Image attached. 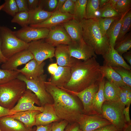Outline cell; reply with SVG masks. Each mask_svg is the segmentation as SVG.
Listing matches in <instances>:
<instances>
[{
	"instance_id": "83f0119b",
	"label": "cell",
	"mask_w": 131,
	"mask_h": 131,
	"mask_svg": "<svg viewBox=\"0 0 131 131\" xmlns=\"http://www.w3.org/2000/svg\"><path fill=\"white\" fill-rule=\"evenodd\" d=\"M105 82L104 78L100 82L98 91L95 95L93 100L92 106L97 115L102 117V107L105 99L103 89Z\"/></svg>"
},
{
	"instance_id": "7a4b0ae2",
	"label": "cell",
	"mask_w": 131,
	"mask_h": 131,
	"mask_svg": "<svg viewBox=\"0 0 131 131\" xmlns=\"http://www.w3.org/2000/svg\"><path fill=\"white\" fill-rule=\"evenodd\" d=\"M44 84L53 98V106L58 117L69 123L76 122L79 115L82 112L75 96L49 81L45 82Z\"/></svg>"
},
{
	"instance_id": "9f6ffc18",
	"label": "cell",
	"mask_w": 131,
	"mask_h": 131,
	"mask_svg": "<svg viewBox=\"0 0 131 131\" xmlns=\"http://www.w3.org/2000/svg\"><path fill=\"white\" fill-rule=\"evenodd\" d=\"M66 1V0H58L56 7L53 12L59 11Z\"/></svg>"
},
{
	"instance_id": "4dcf8cb0",
	"label": "cell",
	"mask_w": 131,
	"mask_h": 131,
	"mask_svg": "<svg viewBox=\"0 0 131 131\" xmlns=\"http://www.w3.org/2000/svg\"><path fill=\"white\" fill-rule=\"evenodd\" d=\"M87 0H77L73 15V19L80 22L86 19V8Z\"/></svg>"
},
{
	"instance_id": "8d00e7d4",
	"label": "cell",
	"mask_w": 131,
	"mask_h": 131,
	"mask_svg": "<svg viewBox=\"0 0 131 131\" xmlns=\"http://www.w3.org/2000/svg\"><path fill=\"white\" fill-rule=\"evenodd\" d=\"M19 73L16 70H8L0 68V85L16 78Z\"/></svg>"
},
{
	"instance_id": "1f68e13d",
	"label": "cell",
	"mask_w": 131,
	"mask_h": 131,
	"mask_svg": "<svg viewBox=\"0 0 131 131\" xmlns=\"http://www.w3.org/2000/svg\"><path fill=\"white\" fill-rule=\"evenodd\" d=\"M131 25V11L130 9L126 13L124 16L120 31L115 43L120 41L123 39L130 30Z\"/></svg>"
},
{
	"instance_id": "d4e9b609",
	"label": "cell",
	"mask_w": 131,
	"mask_h": 131,
	"mask_svg": "<svg viewBox=\"0 0 131 131\" xmlns=\"http://www.w3.org/2000/svg\"><path fill=\"white\" fill-rule=\"evenodd\" d=\"M129 10L116 18L112 23L107 31L106 35L108 39L110 46L114 47L119 33L124 16Z\"/></svg>"
},
{
	"instance_id": "603a6c76",
	"label": "cell",
	"mask_w": 131,
	"mask_h": 131,
	"mask_svg": "<svg viewBox=\"0 0 131 131\" xmlns=\"http://www.w3.org/2000/svg\"><path fill=\"white\" fill-rule=\"evenodd\" d=\"M62 24L70 37L72 42L84 41L82 37V28L80 22L73 18Z\"/></svg>"
},
{
	"instance_id": "4316f807",
	"label": "cell",
	"mask_w": 131,
	"mask_h": 131,
	"mask_svg": "<svg viewBox=\"0 0 131 131\" xmlns=\"http://www.w3.org/2000/svg\"><path fill=\"white\" fill-rule=\"evenodd\" d=\"M52 13L46 11L38 7L29 11L28 25L38 24L44 21L50 17Z\"/></svg>"
},
{
	"instance_id": "9a60e30c",
	"label": "cell",
	"mask_w": 131,
	"mask_h": 131,
	"mask_svg": "<svg viewBox=\"0 0 131 131\" xmlns=\"http://www.w3.org/2000/svg\"><path fill=\"white\" fill-rule=\"evenodd\" d=\"M34 59L32 54L28 49L18 52L8 58L6 62L1 65V69L8 70H16L18 67L26 64Z\"/></svg>"
},
{
	"instance_id": "ba28073f",
	"label": "cell",
	"mask_w": 131,
	"mask_h": 131,
	"mask_svg": "<svg viewBox=\"0 0 131 131\" xmlns=\"http://www.w3.org/2000/svg\"><path fill=\"white\" fill-rule=\"evenodd\" d=\"M100 82L94 83L79 92L70 91L62 87L59 88L79 98L83 106V113L89 115H98L93 108L92 104L94 96L99 89Z\"/></svg>"
},
{
	"instance_id": "8fae6325",
	"label": "cell",
	"mask_w": 131,
	"mask_h": 131,
	"mask_svg": "<svg viewBox=\"0 0 131 131\" xmlns=\"http://www.w3.org/2000/svg\"><path fill=\"white\" fill-rule=\"evenodd\" d=\"M49 31V29L47 28H36L28 25L14 31V33L18 38L29 43L32 41L45 38Z\"/></svg>"
},
{
	"instance_id": "b9f144b4",
	"label": "cell",
	"mask_w": 131,
	"mask_h": 131,
	"mask_svg": "<svg viewBox=\"0 0 131 131\" xmlns=\"http://www.w3.org/2000/svg\"><path fill=\"white\" fill-rule=\"evenodd\" d=\"M75 7V3L72 0H66L59 11L62 13H68L73 15L74 12Z\"/></svg>"
},
{
	"instance_id": "ee69618b",
	"label": "cell",
	"mask_w": 131,
	"mask_h": 131,
	"mask_svg": "<svg viewBox=\"0 0 131 131\" xmlns=\"http://www.w3.org/2000/svg\"><path fill=\"white\" fill-rule=\"evenodd\" d=\"M18 12L29 11L27 0H15Z\"/></svg>"
},
{
	"instance_id": "f1b7e54d",
	"label": "cell",
	"mask_w": 131,
	"mask_h": 131,
	"mask_svg": "<svg viewBox=\"0 0 131 131\" xmlns=\"http://www.w3.org/2000/svg\"><path fill=\"white\" fill-rule=\"evenodd\" d=\"M120 87L107 80L105 81L103 92L105 100L112 101L119 100Z\"/></svg>"
},
{
	"instance_id": "bcb514c9",
	"label": "cell",
	"mask_w": 131,
	"mask_h": 131,
	"mask_svg": "<svg viewBox=\"0 0 131 131\" xmlns=\"http://www.w3.org/2000/svg\"><path fill=\"white\" fill-rule=\"evenodd\" d=\"M93 131H122L112 124L100 127Z\"/></svg>"
},
{
	"instance_id": "e0dca14e",
	"label": "cell",
	"mask_w": 131,
	"mask_h": 131,
	"mask_svg": "<svg viewBox=\"0 0 131 131\" xmlns=\"http://www.w3.org/2000/svg\"><path fill=\"white\" fill-rule=\"evenodd\" d=\"M54 57L58 66L71 67L79 60L71 57L68 45L61 44L55 48Z\"/></svg>"
},
{
	"instance_id": "7dc6e473",
	"label": "cell",
	"mask_w": 131,
	"mask_h": 131,
	"mask_svg": "<svg viewBox=\"0 0 131 131\" xmlns=\"http://www.w3.org/2000/svg\"><path fill=\"white\" fill-rule=\"evenodd\" d=\"M65 131H81L78 124L76 122L69 123L66 127Z\"/></svg>"
},
{
	"instance_id": "6125c7cd",
	"label": "cell",
	"mask_w": 131,
	"mask_h": 131,
	"mask_svg": "<svg viewBox=\"0 0 131 131\" xmlns=\"http://www.w3.org/2000/svg\"><path fill=\"white\" fill-rule=\"evenodd\" d=\"M0 131H1V130L0 129Z\"/></svg>"
},
{
	"instance_id": "4fadbf2b",
	"label": "cell",
	"mask_w": 131,
	"mask_h": 131,
	"mask_svg": "<svg viewBox=\"0 0 131 131\" xmlns=\"http://www.w3.org/2000/svg\"><path fill=\"white\" fill-rule=\"evenodd\" d=\"M45 41L54 47L58 45H68L72 42L71 39L62 25L61 24L49 29Z\"/></svg>"
},
{
	"instance_id": "5b68a950",
	"label": "cell",
	"mask_w": 131,
	"mask_h": 131,
	"mask_svg": "<svg viewBox=\"0 0 131 131\" xmlns=\"http://www.w3.org/2000/svg\"><path fill=\"white\" fill-rule=\"evenodd\" d=\"M0 48L2 54L8 59L14 54L28 49L29 44L21 40L14 31L5 26H0Z\"/></svg>"
},
{
	"instance_id": "be15d7a7",
	"label": "cell",
	"mask_w": 131,
	"mask_h": 131,
	"mask_svg": "<svg viewBox=\"0 0 131 131\" xmlns=\"http://www.w3.org/2000/svg\"><path fill=\"white\" fill-rule=\"evenodd\" d=\"M1 1V0H0V2Z\"/></svg>"
},
{
	"instance_id": "277c9868",
	"label": "cell",
	"mask_w": 131,
	"mask_h": 131,
	"mask_svg": "<svg viewBox=\"0 0 131 131\" xmlns=\"http://www.w3.org/2000/svg\"><path fill=\"white\" fill-rule=\"evenodd\" d=\"M25 83L17 78L0 85V105L10 110L24 93Z\"/></svg>"
},
{
	"instance_id": "681fc988",
	"label": "cell",
	"mask_w": 131,
	"mask_h": 131,
	"mask_svg": "<svg viewBox=\"0 0 131 131\" xmlns=\"http://www.w3.org/2000/svg\"><path fill=\"white\" fill-rule=\"evenodd\" d=\"M58 65L57 63H52L50 64L48 67V70L51 75L53 74L57 71Z\"/></svg>"
},
{
	"instance_id": "816d5d0a",
	"label": "cell",
	"mask_w": 131,
	"mask_h": 131,
	"mask_svg": "<svg viewBox=\"0 0 131 131\" xmlns=\"http://www.w3.org/2000/svg\"><path fill=\"white\" fill-rule=\"evenodd\" d=\"M52 123L46 126H37L36 131H51Z\"/></svg>"
},
{
	"instance_id": "7402d4cb",
	"label": "cell",
	"mask_w": 131,
	"mask_h": 131,
	"mask_svg": "<svg viewBox=\"0 0 131 131\" xmlns=\"http://www.w3.org/2000/svg\"><path fill=\"white\" fill-rule=\"evenodd\" d=\"M71 76V67L58 66L57 71L51 75L48 81L60 88L64 86L69 81Z\"/></svg>"
},
{
	"instance_id": "f907efd6",
	"label": "cell",
	"mask_w": 131,
	"mask_h": 131,
	"mask_svg": "<svg viewBox=\"0 0 131 131\" xmlns=\"http://www.w3.org/2000/svg\"><path fill=\"white\" fill-rule=\"evenodd\" d=\"M14 114L11 113L10 110L4 108L0 105V117L12 115Z\"/></svg>"
},
{
	"instance_id": "f35d334b",
	"label": "cell",
	"mask_w": 131,
	"mask_h": 131,
	"mask_svg": "<svg viewBox=\"0 0 131 131\" xmlns=\"http://www.w3.org/2000/svg\"><path fill=\"white\" fill-rule=\"evenodd\" d=\"M120 75L126 85L131 87V71L122 67H112Z\"/></svg>"
},
{
	"instance_id": "f5cc1de1",
	"label": "cell",
	"mask_w": 131,
	"mask_h": 131,
	"mask_svg": "<svg viewBox=\"0 0 131 131\" xmlns=\"http://www.w3.org/2000/svg\"><path fill=\"white\" fill-rule=\"evenodd\" d=\"M130 106V105H129L127 106L126 107H125L123 111V114L126 123L131 122L129 115Z\"/></svg>"
},
{
	"instance_id": "d6986e66",
	"label": "cell",
	"mask_w": 131,
	"mask_h": 131,
	"mask_svg": "<svg viewBox=\"0 0 131 131\" xmlns=\"http://www.w3.org/2000/svg\"><path fill=\"white\" fill-rule=\"evenodd\" d=\"M102 56L104 59V65L112 67H122L131 70V66L126 63L122 56L117 52L113 47L110 46L108 50Z\"/></svg>"
},
{
	"instance_id": "74e56055",
	"label": "cell",
	"mask_w": 131,
	"mask_h": 131,
	"mask_svg": "<svg viewBox=\"0 0 131 131\" xmlns=\"http://www.w3.org/2000/svg\"><path fill=\"white\" fill-rule=\"evenodd\" d=\"M1 10L13 17L18 12L15 0H5Z\"/></svg>"
},
{
	"instance_id": "44dd1931",
	"label": "cell",
	"mask_w": 131,
	"mask_h": 131,
	"mask_svg": "<svg viewBox=\"0 0 131 131\" xmlns=\"http://www.w3.org/2000/svg\"><path fill=\"white\" fill-rule=\"evenodd\" d=\"M0 128L1 131H36V128H28L16 119L5 116L0 117Z\"/></svg>"
},
{
	"instance_id": "94428289",
	"label": "cell",
	"mask_w": 131,
	"mask_h": 131,
	"mask_svg": "<svg viewBox=\"0 0 131 131\" xmlns=\"http://www.w3.org/2000/svg\"><path fill=\"white\" fill-rule=\"evenodd\" d=\"M4 5V3H3L2 5H0V11L1 10V9Z\"/></svg>"
},
{
	"instance_id": "8992f818",
	"label": "cell",
	"mask_w": 131,
	"mask_h": 131,
	"mask_svg": "<svg viewBox=\"0 0 131 131\" xmlns=\"http://www.w3.org/2000/svg\"><path fill=\"white\" fill-rule=\"evenodd\" d=\"M125 106L120 101L105 100L102 107V117L122 131L126 123L123 114Z\"/></svg>"
},
{
	"instance_id": "ab89813d",
	"label": "cell",
	"mask_w": 131,
	"mask_h": 131,
	"mask_svg": "<svg viewBox=\"0 0 131 131\" xmlns=\"http://www.w3.org/2000/svg\"><path fill=\"white\" fill-rule=\"evenodd\" d=\"M58 0H39L38 7L49 12H52L55 9Z\"/></svg>"
},
{
	"instance_id": "6da1fadb",
	"label": "cell",
	"mask_w": 131,
	"mask_h": 131,
	"mask_svg": "<svg viewBox=\"0 0 131 131\" xmlns=\"http://www.w3.org/2000/svg\"><path fill=\"white\" fill-rule=\"evenodd\" d=\"M96 58L94 57L82 61L79 60L71 67L70 79L62 87L72 91L79 92L100 82L104 77Z\"/></svg>"
},
{
	"instance_id": "ac0fdd59",
	"label": "cell",
	"mask_w": 131,
	"mask_h": 131,
	"mask_svg": "<svg viewBox=\"0 0 131 131\" xmlns=\"http://www.w3.org/2000/svg\"><path fill=\"white\" fill-rule=\"evenodd\" d=\"M43 107V111L36 116L35 126H36L47 125L61 120L56 115L53 104L47 103Z\"/></svg>"
},
{
	"instance_id": "db71d44e",
	"label": "cell",
	"mask_w": 131,
	"mask_h": 131,
	"mask_svg": "<svg viewBox=\"0 0 131 131\" xmlns=\"http://www.w3.org/2000/svg\"><path fill=\"white\" fill-rule=\"evenodd\" d=\"M124 88L127 93V100L129 104L131 103V87L126 85L124 86Z\"/></svg>"
},
{
	"instance_id": "91938a15",
	"label": "cell",
	"mask_w": 131,
	"mask_h": 131,
	"mask_svg": "<svg viewBox=\"0 0 131 131\" xmlns=\"http://www.w3.org/2000/svg\"><path fill=\"white\" fill-rule=\"evenodd\" d=\"M109 0H99V9L101 8Z\"/></svg>"
},
{
	"instance_id": "7bdbcfd3",
	"label": "cell",
	"mask_w": 131,
	"mask_h": 131,
	"mask_svg": "<svg viewBox=\"0 0 131 131\" xmlns=\"http://www.w3.org/2000/svg\"><path fill=\"white\" fill-rule=\"evenodd\" d=\"M69 123L67 121L65 120L54 122L52 123L51 131H65Z\"/></svg>"
},
{
	"instance_id": "680465c9",
	"label": "cell",
	"mask_w": 131,
	"mask_h": 131,
	"mask_svg": "<svg viewBox=\"0 0 131 131\" xmlns=\"http://www.w3.org/2000/svg\"><path fill=\"white\" fill-rule=\"evenodd\" d=\"M122 131H131V122L126 123Z\"/></svg>"
},
{
	"instance_id": "6f0895ef",
	"label": "cell",
	"mask_w": 131,
	"mask_h": 131,
	"mask_svg": "<svg viewBox=\"0 0 131 131\" xmlns=\"http://www.w3.org/2000/svg\"><path fill=\"white\" fill-rule=\"evenodd\" d=\"M1 43L0 40V63L3 64L5 63L8 59L5 57L1 52L0 48Z\"/></svg>"
},
{
	"instance_id": "2e32d148",
	"label": "cell",
	"mask_w": 131,
	"mask_h": 131,
	"mask_svg": "<svg viewBox=\"0 0 131 131\" xmlns=\"http://www.w3.org/2000/svg\"><path fill=\"white\" fill-rule=\"evenodd\" d=\"M45 65V63L44 61L39 64L33 59L26 64L23 68L16 70L27 79H33L44 74V67Z\"/></svg>"
},
{
	"instance_id": "52a82bcc",
	"label": "cell",
	"mask_w": 131,
	"mask_h": 131,
	"mask_svg": "<svg viewBox=\"0 0 131 131\" xmlns=\"http://www.w3.org/2000/svg\"><path fill=\"white\" fill-rule=\"evenodd\" d=\"M17 78L24 81L26 84L27 89L31 90L36 95L39 100L41 106L43 107L47 103L53 104V98L47 91L44 84L47 79L46 74H44L35 79L29 80L19 74Z\"/></svg>"
},
{
	"instance_id": "e575fe53",
	"label": "cell",
	"mask_w": 131,
	"mask_h": 131,
	"mask_svg": "<svg viewBox=\"0 0 131 131\" xmlns=\"http://www.w3.org/2000/svg\"><path fill=\"white\" fill-rule=\"evenodd\" d=\"M118 17H112L102 18L96 17L95 18L102 35H106V33L111 25Z\"/></svg>"
},
{
	"instance_id": "f6af8a7d",
	"label": "cell",
	"mask_w": 131,
	"mask_h": 131,
	"mask_svg": "<svg viewBox=\"0 0 131 131\" xmlns=\"http://www.w3.org/2000/svg\"><path fill=\"white\" fill-rule=\"evenodd\" d=\"M124 86L120 87V89L119 95V100L125 106L130 105L129 104L127 98V93Z\"/></svg>"
},
{
	"instance_id": "d6a6232c",
	"label": "cell",
	"mask_w": 131,
	"mask_h": 131,
	"mask_svg": "<svg viewBox=\"0 0 131 131\" xmlns=\"http://www.w3.org/2000/svg\"><path fill=\"white\" fill-rule=\"evenodd\" d=\"M108 1L99 9L96 17L102 18L118 17L121 16L115 8L112 7Z\"/></svg>"
},
{
	"instance_id": "30bf717a",
	"label": "cell",
	"mask_w": 131,
	"mask_h": 131,
	"mask_svg": "<svg viewBox=\"0 0 131 131\" xmlns=\"http://www.w3.org/2000/svg\"><path fill=\"white\" fill-rule=\"evenodd\" d=\"M43 107L41 106L39 100L30 90L27 89L24 93L11 109V113H15L31 110H38L42 112Z\"/></svg>"
},
{
	"instance_id": "5bb4252c",
	"label": "cell",
	"mask_w": 131,
	"mask_h": 131,
	"mask_svg": "<svg viewBox=\"0 0 131 131\" xmlns=\"http://www.w3.org/2000/svg\"><path fill=\"white\" fill-rule=\"evenodd\" d=\"M68 45L71 56L74 58L84 61L93 57H97L93 49L84 41L72 42Z\"/></svg>"
},
{
	"instance_id": "60d3db41",
	"label": "cell",
	"mask_w": 131,
	"mask_h": 131,
	"mask_svg": "<svg viewBox=\"0 0 131 131\" xmlns=\"http://www.w3.org/2000/svg\"><path fill=\"white\" fill-rule=\"evenodd\" d=\"M131 0H118L115 9L120 16L131 9Z\"/></svg>"
},
{
	"instance_id": "ffe728a7",
	"label": "cell",
	"mask_w": 131,
	"mask_h": 131,
	"mask_svg": "<svg viewBox=\"0 0 131 131\" xmlns=\"http://www.w3.org/2000/svg\"><path fill=\"white\" fill-rule=\"evenodd\" d=\"M73 18V15L58 11L52 12L50 17L44 21L38 24L29 25L35 27L46 28L49 29Z\"/></svg>"
},
{
	"instance_id": "484cf974",
	"label": "cell",
	"mask_w": 131,
	"mask_h": 131,
	"mask_svg": "<svg viewBox=\"0 0 131 131\" xmlns=\"http://www.w3.org/2000/svg\"><path fill=\"white\" fill-rule=\"evenodd\" d=\"M100 68L103 77L109 82L119 87L126 85L119 74L112 67L103 65L100 66Z\"/></svg>"
},
{
	"instance_id": "d590c367",
	"label": "cell",
	"mask_w": 131,
	"mask_h": 131,
	"mask_svg": "<svg viewBox=\"0 0 131 131\" xmlns=\"http://www.w3.org/2000/svg\"><path fill=\"white\" fill-rule=\"evenodd\" d=\"M29 11L18 12L11 20L12 23H16L22 27L28 25Z\"/></svg>"
},
{
	"instance_id": "c3c4849f",
	"label": "cell",
	"mask_w": 131,
	"mask_h": 131,
	"mask_svg": "<svg viewBox=\"0 0 131 131\" xmlns=\"http://www.w3.org/2000/svg\"><path fill=\"white\" fill-rule=\"evenodd\" d=\"M29 11L35 9L38 7L39 0H27Z\"/></svg>"
},
{
	"instance_id": "7c38bea8",
	"label": "cell",
	"mask_w": 131,
	"mask_h": 131,
	"mask_svg": "<svg viewBox=\"0 0 131 131\" xmlns=\"http://www.w3.org/2000/svg\"><path fill=\"white\" fill-rule=\"evenodd\" d=\"M76 123L81 131H93L112 123L106 119L96 115H89L83 113L79 116Z\"/></svg>"
},
{
	"instance_id": "9c48e42d",
	"label": "cell",
	"mask_w": 131,
	"mask_h": 131,
	"mask_svg": "<svg viewBox=\"0 0 131 131\" xmlns=\"http://www.w3.org/2000/svg\"><path fill=\"white\" fill-rule=\"evenodd\" d=\"M29 44L28 49L39 64L54 57L55 48L46 42L44 39L32 41Z\"/></svg>"
},
{
	"instance_id": "11a10c76",
	"label": "cell",
	"mask_w": 131,
	"mask_h": 131,
	"mask_svg": "<svg viewBox=\"0 0 131 131\" xmlns=\"http://www.w3.org/2000/svg\"><path fill=\"white\" fill-rule=\"evenodd\" d=\"M123 57L129 64L131 66V51H127L123 54Z\"/></svg>"
},
{
	"instance_id": "cb8c5ba5",
	"label": "cell",
	"mask_w": 131,
	"mask_h": 131,
	"mask_svg": "<svg viewBox=\"0 0 131 131\" xmlns=\"http://www.w3.org/2000/svg\"><path fill=\"white\" fill-rule=\"evenodd\" d=\"M41 112L38 110H28L15 113L9 116L21 122L27 127L31 128L35 126L36 116Z\"/></svg>"
},
{
	"instance_id": "836d02e7",
	"label": "cell",
	"mask_w": 131,
	"mask_h": 131,
	"mask_svg": "<svg viewBox=\"0 0 131 131\" xmlns=\"http://www.w3.org/2000/svg\"><path fill=\"white\" fill-rule=\"evenodd\" d=\"M99 9V0H87L86 8V19L95 18Z\"/></svg>"
},
{
	"instance_id": "f546056e",
	"label": "cell",
	"mask_w": 131,
	"mask_h": 131,
	"mask_svg": "<svg viewBox=\"0 0 131 131\" xmlns=\"http://www.w3.org/2000/svg\"><path fill=\"white\" fill-rule=\"evenodd\" d=\"M131 48V33L127 34L120 41L115 43L114 47L115 49L121 56L127 52Z\"/></svg>"
},
{
	"instance_id": "3957f363",
	"label": "cell",
	"mask_w": 131,
	"mask_h": 131,
	"mask_svg": "<svg viewBox=\"0 0 131 131\" xmlns=\"http://www.w3.org/2000/svg\"><path fill=\"white\" fill-rule=\"evenodd\" d=\"M80 23L84 41L93 49L96 54L104 55L109 49V42L106 36L102 34L95 19H84Z\"/></svg>"
}]
</instances>
